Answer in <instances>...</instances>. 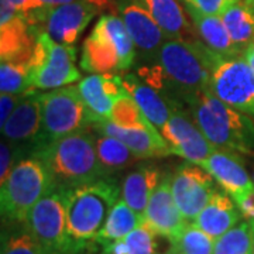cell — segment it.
<instances>
[{
	"instance_id": "5b68a950",
	"label": "cell",
	"mask_w": 254,
	"mask_h": 254,
	"mask_svg": "<svg viewBox=\"0 0 254 254\" xmlns=\"http://www.w3.org/2000/svg\"><path fill=\"white\" fill-rule=\"evenodd\" d=\"M136 47L116 13L102 14L82 46L81 68L89 73H119L136 61Z\"/></svg>"
},
{
	"instance_id": "9c48e42d",
	"label": "cell",
	"mask_w": 254,
	"mask_h": 254,
	"mask_svg": "<svg viewBox=\"0 0 254 254\" xmlns=\"http://www.w3.org/2000/svg\"><path fill=\"white\" fill-rule=\"evenodd\" d=\"M37 43L28 61L30 86L34 89H57L81 79L75 66L76 48L55 43L47 33H36Z\"/></svg>"
},
{
	"instance_id": "836d02e7",
	"label": "cell",
	"mask_w": 254,
	"mask_h": 254,
	"mask_svg": "<svg viewBox=\"0 0 254 254\" xmlns=\"http://www.w3.org/2000/svg\"><path fill=\"white\" fill-rule=\"evenodd\" d=\"M113 123H116L118 126L122 127H147L153 126L143 112L140 110L134 99L130 96V93H127L125 96H122L120 99L115 103L110 119Z\"/></svg>"
},
{
	"instance_id": "3957f363",
	"label": "cell",
	"mask_w": 254,
	"mask_h": 254,
	"mask_svg": "<svg viewBox=\"0 0 254 254\" xmlns=\"http://www.w3.org/2000/svg\"><path fill=\"white\" fill-rule=\"evenodd\" d=\"M33 155L46 164L57 187L73 188L108 177L96 153V137L88 130L55 140Z\"/></svg>"
},
{
	"instance_id": "277c9868",
	"label": "cell",
	"mask_w": 254,
	"mask_h": 254,
	"mask_svg": "<svg viewBox=\"0 0 254 254\" xmlns=\"http://www.w3.org/2000/svg\"><path fill=\"white\" fill-rule=\"evenodd\" d=\"M120 196L122 187L110 177L66 188V229L82 250L95 242Z\"/></svg>"
},
{
	"instance_id": "ab89813d",
	"label": "cell",
	"mask_w": 254,
	"mask_h": 254,
	"mask_svg": "<svg viewBox=\"0 0 254 254\" xmlns=\"http://www.w3.org/2000/svg\"><path fill=\"white\" fill-rule=\"evenodd\" d=\"M37 4V9H53L58 7L66 3H72L75 0H34Z\"/></svg>"
},
{
	"instance_id": "6da1fadb",
	"label": "cell",
	"mask_w": 254,
	"mask_h": 254,
	"mask_svg": "<svg viewBox=\"0 0 254 254\" xmlns=\"http://www.w3.org/2000/svg\"><path fill=\"white\" fill-rule=\"evenodd\" d=\"M218 55L200 40H167L153 63L143 65L137 75L160 92L173 109L184 110L190 96L209 89Z\"/></svg>"
},
{
	"instance_id": "484cf974",
	"label": "cell",
	"mask_w": 254,
	"mask_h": 254,
	"mask_svg": "<svg viewBox=\"0 0 254 254\" xmlns=\"http://www.w3.org/2000/svg\"><path fill=\"white\" fill-rule=\"evenodd\" d=\"M143 223H144L143 215L133 210L123 199H119L118 203L110 210L105 225L95 239V243L103 247L115 240L125 237L134 229L141 226Z\"/></svg>"
},
{
	"instance_id": "8fae6325",
	"label": "cell",
	"mask_w": 254,
	"mask_h": 254,
	"mask_svg": "<svg viewBox=\"0 0 254 254\" xmlns=\"http://www.w3.org/2000/svg\"><path fill=\"white\" fill-rule=\"evenodd\" d=\"M100 10L88 0H75L37 14L36 33H47L55 43L73 46Z\"/></svg>"
},
{
	"instance_id": "5bb4252c",
	"label": "cell",
	"mask_w": 254,
	"mask_h": 254,
	"mask_svg": "<svg viewBox=\"0 0 254 254\" xmlns=\"http://www.w3.org/2000/svg\"><path fill=\"white\" fill-rule=\"evenodd\" d=\"M37 34L24 14L0 0V57L1 61L28 64L34 53Z\"/></svg>"
},
{
	"instance_id": "bcb514c9",
	"label": "cell",
	"mask_w": 254,
	"mask_h": 254,
	"mask_svg": "<svg viewBox=\"0 0 254 254\" xmlns=\"http://www.w3.org/2000/svg\"><path fill=\"white\" fill-rule=\"evenodd\" d=\"M249 4H250V3H249ZM252 6H253V7H254V3H253V4H252Z\"/></svg>"
},
{
	"instance_id": "4316f807",
	"label": "cell",
	"mask_w": 254,
	"mask_h": 254,
	"mask_svg": "<svg viewBox=\"0 0 254 254\" xmlns=\"http://www.w3.org/2000/svg\"><path fill=\"white\" fill-rule=\"evenodd\" d=\"M233 43L243 51L254 43V7L246 0L230 6L220 16Z\"/></svg>"
},
{
	"instance_id": "2e32d148",
	"label": "cell",
	"mask_w": 254,
	"mask_h": 254,
	"mask_svg": "<svg viewBox=\"0 0 254 254\" xmlns=\"http://www.w3.org/2000/svg\"><path fill=\"white\" fill-rule=\"evenodd\" d=\"M113 13L123 20L137 53L153 61L168 38L151 14L137 0H122Z\"/></svg>"
},
{
	"instance_id": "ffe728a7",
	"label": "cell",
	"mask_w": 254,
	"mask_h": 254,
	"mask_svg": "<svg viewBox=\"0 0 254 254\" xmlns=\"http://www.w3.org/2000/svg\"><path fill=\"white\" fill-rule=\"evenodd\" d=\"M233 200L254 190V184L239 153L216 148L202 165Z\"/></svg>"
},
{
	"instance_id": "ee69618b",
	"label": "cell",
	"mask_w": 254,
	"mask_h": 254,
	"mask_svg": "<svg viewBox=\"0 0 254 254\" xmlns=\"http://www.w3.org/2000/svg\"><path fill=\"white\" fill-rule=\"evenodd\" d=\"M247 48H250V50H253V51H254V43H253V44H250V46L247 47Z\"/></svg>"
},
{
	"instance_id": "4dcf8cb0",
	"label": "cell",
	"mask_w": 254,
	"mask_h": 254,
	"mask_svg": "<svg viewBox=\"0 0 254 254\" xmlns=\"http://www.w3.org/2000/svg\"><path fill=\"white\" fill-rule=\"evenodd\" d=\"M168 254H213L215 239L206 235L195 223H188L175 240L170 242Z\"/></svg>"
},
{
	"instance_id": "f35d334b",
	"label": "cell",
	"mask_w": 254,
	"mask_h": 254,
	"mask_svg": "<svg viewBox=\"0 0 254 254\" xmlns=\"http://www.w3.org/2000/svg\"><path fill=\"white\" fill-rule=\"evenodd\" d=\"M4 1H7L9 4L11 6H14L16 9L20 10L24 16L28 14V13H31V11H34L37 9V4L34 0H4Z\"/></svg>"
},
{
	"instance_id": "8d00e7d4",
	"label": "cell",
	"mask_w": 254,
	"mask_h": 254,
	"mask_svg": "<svg viewBox=\"0 0 254 254\" xmlns=\"http://www.w3.org/2000/svg\"><path fill=\"white\" fill-rule=\"evenodd\" d=\"M27 93H21V95L1 93V96H0V127H3L6 125V122L9 120L11 113L16 110V108L20 105V102L26 98Z\"/></svg>"
},
{
	"instance_id": "52a82bcc",
	"label": "cell",
	"mask_w": 254,
	"mask_h": 254,
	"mask_svg": "<svg viewBox=\"0 0 254 254\" xmlns=\"http://www.w3.org/2000/svg\"><path fill=\"white\" fill-rule=\"evenodd\" d=\"M92 126L78 86H61L41 93V130L31 155L44 145Z\"/></svg>"
},
{
	"instance_id": "44dd1931",
	"label": "cell",
	"mask_w": 254,
	"mask_h": 254,
	"mask_svg": "<svg viewBox=\"0 0 254 254\" xmlns=\"http://www.w3.org/2000/svg\"><path fill=\"white\" fill-rule=\"evenodd\" d=\"M155 23L160 26L168 40L195 41L199 40L195 27L190 23L185 10L178 0H137Z\"/></svg>"
},
{
	"instance_id": "b9f144b4",
	"label": "cell",
	"mask_w": 254,
	"mask_h": 254,
	"mask_svg": "<svg viewBox=\"0 0 254 254\" xmlns=\"http://www.w3.org/2000/svg\"><path fill=\"white\" fill-rule=\"evenodd\" d=\"M243 57H245V60L247 61V63H249V65L252 66V69L254 71V51L253 50H250V48H246Z\"/></svg>"
},
{
	"instance_id": "7a4b0ae2",
	"label": "cell",
	"mask_w": 254,
	"mask_h": 254,
	"mask_svg": "<svg viewBox=\"0 0 254 254\" xmlns=\"http://www.w3.org/2000/svg\"><path fill=\"white\" fill-rule=\"evenodd\" d=\"M196 126L216 148L239 154H254V122L247 115L233 109L210 89L200 91L185 103Z\"/></svg>"
},
{
	"instance_id": "74e56055",
	"label": "cell",
	"mask_w": 254,
	"mask_h": 254,
	"mask_svg": "<svg viewBox=\"0 0 254 254\" xmlns=\"http://www.w3.org/2000/svg\"><path fill=\"white\" fill-rule=\"evenodd\" d=\"M235 202H236L242 216L249 222H254V190L242 195Z\"/></svg>"
},
{
	"instance_id": "603a6c76",
	"label": "cell",
	"mask_w": 254,
	"mask_h": 254,
	"mask_svg": "<svg viewBox=\"0 0 254 254\" xmlns=\"http://www.w3.org/2000/svg\"><path fill=\"white\" fill-rule=\"evenodd\" d=\"M240 210L236 202L225 190H216L208 205L195 219V225L212 239H218L240 222Z\"/></svg>"
},
{
	"instance_id": "8992f818",
	"label": "cell",
	"mask_w": 254,
	"mask_h": 254,
	"mask_svg": "<svg viewBox=\"0 0 254 254\" xmlns=\"http://www.w3.org/2000/svg\"><path fill=\"white\" fill-rule=\"evenodd\" d=\"M0 185L1 218L14 223H26L33 206L57 187L46 164L34 155L18 160Z\"/></svg>"
},
{
	"instance_id": "7402d4cb",
	"label": "cell",
	"mask_w": 254,
	"mask_h": 254,
	"mask_svg": "<svg viewBox=\"0 0 254 254\" xmlns=\"http://www.w3.org/2000/svg\"><path fill=\"white\" fill-rule=\"evenodd\" d=\"M122 81L145 119L160 131L173 113V108L168 100L136 73H123Z\"/></svg>"
},
{
	"instance_id": "9a60e30c",
	"label": "cell",
	"mask_w": 254,
	"mask_h": 254,
	"mask_svg": "<svg viewBox=\"0 0 254 254\" xmlns=\"http://www.w3.org/2000/svg\"><path fill=\"white\" fill-rule=\"evenodd\" d=\"M144 225L157 236L165 237L170 242L175 240L188 226V220L182 216L181 210L174 199L171 190V175L164 174L160 184L150 196L144 210Z\"/></svg>"
},
{
	"instance_id": "f546056e",
	"label": "cell",
	"mask_w": 254,
	"mask_h": 254,
	"mask_svg": "<svg viewBox=\"0 0 254 254\" xmlns=\"http://www.w3.org/2000/svg\"><path fill=\"white\" fill-rule=\"evenodd\" d=\"M254 235L249 220L239 222L215 240L213 254H253Z\"/></svg>"
},
{
	"instance_id": "d590c367",
	"label": "cell",
	"mask_w": 254,
	"mask_h": 254,
	"mask_svg": "<svg viewBox=\"0 0 254 254\" xmlns=\"http://www.w3.org/2000/svg\"><path fill=\"white\" fill-rule=\"evenodd\" d=\"M185 4L192 6L193 9L199 10L205 14L222 16L230 6L240 0H184Z\"/></svg>"
},
{
	"instance_id": "4fadbf2b",
	"label": "cell",
	"mask_w": 254,
	"mask_h": 254,
	"mask_svg": "<svg viewBox=\"0 0 254 254\" xmlns=\"http://www.w3.org/2000/svg\"><path fill=\"white\" fill-rule=\"evenodd\" d=\"M160 133L170 145L171 154L182 157L188 163L199 167L216 150V147L200 131L190 113L182 109L174 108L171 118Z\"/></svg>"
},
{
	"instance_id": "d6a6232c",
	"label": "cell",
	"mask_w": 254,
	"mask_h": 254,
	"mask_svg": "<svg viewBox=\"0 0 254 254\" xmlns=\"http://www.w3.org/2000/svg\"><path fill=\"white\" fill-rule=\"evenodd\" d=\"M1 254H54L47 250L31 232L24 226L20 230H14L7 237H3Z\"/></svg>"
},
{
	"instance_id": "e575fe53",
	"label": "cell",
	"mask_w": 254,
	"mask_h": 254,
	"mask_svg": "<svg viewBox=\"0 0 254 254\" xmlns=\"http://www.w3.org/2000/svg\"><path fill=\"white\" fill-rule=\"evenodd\" d=\"M24 157L20 153L17 145L10 143L9 140L3 138L0 144V184L7 180L13 167L18 163L17 160H23Z\"/></svg>"
},
{
	"instance_id": "83f0119b",
	"label": "cell",
	"mask_w": 254,
	"mask_h": 254,
	"mask_svg": "<svg viewBox=\"0 0 254 254\" xmlns=\"http://www.w3.org/2000/svg\"><path fill=\"white\" fill-rule=\"evenodd\" d=\"M96 153L105 173L108 175L122 168H126L138 160L137 155L125 143H122L115 137L102 133H98L96 137Z\"/></svg>"
},
{
	"instance_id": "7bdbcfd3",
	"label": "cell",
	"mask_w": 254,
	"mask_h": 254,
	"mask_svg": "<svg viewBox=\"0 0 254 254\" xmlns=\"http://www.w3.org/2000/svg\"><path fill=\"white\" fill-rule=\"evenodd\" d=\"M250 225H252V229H253V235H254V222H250ZM253 254H254V247H253Z\"/></svg>"
},
{
	"instance_id": "f1b7e54d",
	"label": "cell",
	"mask_w": 254,
	"mask_h": 254,
	"mask_svg": "<svg viewBox=\"0 0 254 254\" xmlns=\"http://www.w3.org/2000/svg\"><path fill=\"white\" fill-rule=\"evenodd\" d=\"M157 235L143 223L125 237L103 246L102 254H157Z\"/></svg>"
},
{
	"instance_id": "cb8c5ba5",
	"label": "cell",
	"mask_w": 254,
	"mask_h": 254,
	"mask_svg": "<svg viewBox=\"0 0 254 254\" xmlns=\"http://www.w3.org/2000/svg\"><path fill=\"white\" fill-rule=\"evenodd\" d=\"M185 10L195 27L198 38L209 50L222 57H239L245 54V51L233 43L220 16L205 14L188 4H185Z\"/></svg>"
},
{
	"instance_id": "60d3db41",
	"label": "cell",
	"mask_w": 254,
	"mask_h": 254,
	"mask_svg": "<svg viewBox=\"0 0 254 254\" xmlns=\"http://www.w3.org/2000/svg\"><path fill=\"white\" fill-rule=\"evenodd\" d=\"M88 1H91L92 4H95L99 10L109 9L112 10V13H113L122 0H88Z\"/></svg>"
},
{
	"instance_id": "ac0fdd59",
	"label": "cell",
	"mask_w": 254,
	"mask_h": 254,
	"mask_svg": "<svg viewBox=\"0 0 254 254\" xmlns=\"http://www.w3.org/2000/svg\"><path fill=\"white\" fill-rule=\"evenodd\" d=\"M41 130V92L34 89L28 92L11 113L1 133L10 143L17 145L21 154L31 155ZM26 158V157H24Z\"/></svg>"
},
{
	"instance_id": "7c38bea8",
	"label": "cell",
	"mask_w": 254,
	"mask_h": 254,
	"mask_svg": "<svg viewBox=\"0 0 254 254\" xmlns=\"http://www.w3.org/2000/svg\"><path fill=\"white\" fill-rule=\"evenodd\" d=\"M171 190L182 216L188 222H195L218 188L208 171L187 161L171 175Z\"/></svg>"
},
{
	"instance_id": "f6af8a7d",
	"label": "cell",
	"mask_w": 254,
	"mask_h": 254,
	"mask_svg": "<svg viewBox=\"0 0 254 254\" xmlns=\"http://www.w3.org/2000/svg\"><path fill=\"white\" fill-rule=\"evenodd\" d=\"M246 1H247V3H250V4H253L254 3V0H246Z\"/></svg>"
},
{
	"instance_id": "ba28073f",
	"label": "cell",
	"mask_w": 254,
	"mask_h": 254,
	"mask_svg": "<svg viewBox=\"0 0 254 254\" xmlns=\"http://www.w3.org/2000/svg\"><path fill=\"white\" fill-rule=\"evenodd\" d=\"M24 225L51 253L76 254L82 250L68 235L66 188L64 187H55L38 200Z\"/></svg>"
},
{
	"instance_id": "d4e9b609",
	"label": "cell",
	"mask_w": 254,
	"mask_h": 254,
	"mask_svg": "<svg viewBox=\"0 0 254 254\" xmlns=\"http://www.w3.org/2000/svg\"><path fill=\"white\" fill-rule=\"evenodd\" d=\"M164 173L155 165H140L127 174L122 182V199L137 213L144 215L150 196L160 184Z\"/></svg>"
},
{
	"instance_id": "d6986e66",
	"label": "cell",
	"mask_w": 254,
	"mask_h": 254,
	"mask_svg": "<svg viewBox=\"0 0 254 254\" xmlns=\"http://www.w3.org/2000/svg\"><path fill=\"white\" fill-rule=\"evenodd\" d=\"M92 127L98 133L115 137L125 143L137 155L138 160L160 158L171 154L170 145L154 126L122 127L108 119Z\"/></svg>"
},
{
	"instance_id": "1f68e13d",
	"label": "cell",
	"mask_w": 254,
	"mask_h": 254,
	"mask_svg": "<svg viewBox=\"0 0 254 254\" xmlns=\"http://www.w3.org/2000/svg\"><path fill=\"white\" fill-rule=\"evenodd\" d=\"M30 86L28 64L1 61L0 64V91L1 93H27Z\"/></svg>"
},
{
	"instance_id": "e0dca14e",
	"label": "cell",
	"mask_w": 254,
	"mask_h": 254,
	"mask_svg": "<svg viewBox=\"0 0 254 254\" xmlns=\"http://www.w3.org/2000/svg\"><path fill=\"white\" fill-rule=\"evenodd\" d=\"M76 86L88 109L92 126L110 119L115 103L128 93L119 73H91Z\"/></svg>"
},
{
	"instance_id": "30bf717a",
	"label": "cell",
	"mask_w": 254,
	"mask_h": 254,
	"mask_svg": "<svg viewBox=\"0 0 254 254\" xmlns=\"http://www.w3.org/2000/svg\"><path fill=\"white\" fill-rule=\"evenodd\" d=\"M209 89L233 109L254 119V71L243 55H218L210 73Z\"/></svg>"
}]
</instances>
